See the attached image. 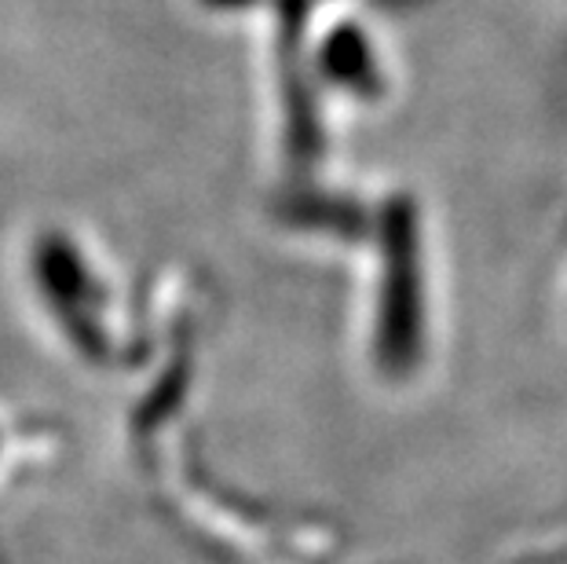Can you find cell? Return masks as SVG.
Instances as JSON below:
<instances>
[{"label":"cell","instance_id":"obj_1","mask_svg":"<svg viewBox=\"0 0 567 564\" xmlns=\"http://www.w3.org/2000/svg\"><path fill=\"white\" fill-rule=\"evenodd\" d=\"M389 271L378 316V363L384 375L403 378L421 359V283L410 227H395L389 238Z\"/></svg>","mask_w":567,"mask_h":564}]
</instances>
